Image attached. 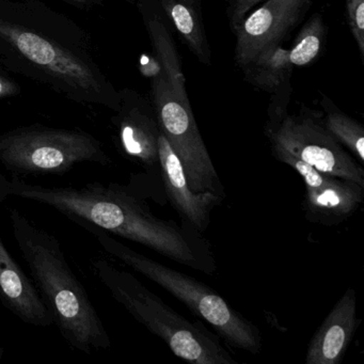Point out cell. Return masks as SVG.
Instances as JSON below:
<instances>
[{
	"mask_svg": "<svg viewBox=\"0 0 364 364\" xmlns=\"http://www.w3.org/2000/svg\"><path fill=\"white\" fill-rule=\"evenodd\" d=\"M0 63L74 103L120 108L86 31L42 0H0Z\"/></svg>",
	"mask_w": 364,
	"mask_h": 364,
	"instance_id": "obj_1",
	"label": "cell"
},
{
	"mask_svg": "<svg viewBox=\"0 0 364 364\" xmlns=\"http://www.w3.org/2000/svg\"><path fill=\"white\" fill-rule=\"evenodd\" d=\"M10 195L46 204L77 225H93L112 235L144 245L196 269H206L199 244L173 221L157 218L135 193L118 184L43 186L14 178Z\"/></svg>",
	"mask_w": 364,
	"mask_h": 364,
	"instance_id": "obj_2",
	"label": "cell"
},
{
	"mask_svg": "<svg viewBox=\"0 0 364 364\" xmlns=\"http://www.w3.org/2000/svg\"><path fill=\"white\" fill-rule=\"evenodd\" d=\"M9 217L16 246L68 344L88 355L109 348L105 325L68 263L58 238L16 208Z\"/></svg>",
	"mask_w": 364,
	"mask_h": 364,
	"instance_id": "obj_3",
	"label": "cell"
},
{
	"mask_svg": "<svg viewBox=\"0 0 364 364\" xmlns=\"http://www.w3.org/2000/svg\"><path fill=\"white\" fill-rule=\"evenodd\" d=\"M92 268L112 297L136 321L163 338L176 357L195 364L236 363L201 323H191L178 314L131 272L105 259H95Z\"/></svg>",
	"mask_w": 364,
	"mask_h": 364,
	"instance_id": "obj_4",
	"label": "cell"
},
{
	"mask_svg": "<svg viewBox=\"0 0 364 364\" xmlns=\"http://www.w3.org/2000/svg\"><path fill=\"white\" fill-rule=\"evenodd\" d=\"M107 255L131 267L182 301L193 314L208 321L217 333L236 348L257 353L261 346L257 328L208 285L167 267L119 242L112 234L85 225Z\"/></svg>",
	"mask_w": 364,
	"mask_h": 364,
	"instance_id": "obj_5",
	"label": "cell"
},
{
	"mask_svg": "<svg viewBox=\"0 0 364 364\" xmlns=\"http://www.w3.org/2000/svg\"><path fill=\"white\" fill-rule=\"evenodd\" d=\"M82 163H112L87 132L33 124L0 134V164L12 173L63 174Z\"/></svg>",
	"mask_w": 364,
	"mask_h": 364,
	"instance_id": "obj_6",
	"label": "cell"
},
{
	"mask_svg": "<svg viewBox=\"0 0 364 364\" xmlns=\"http://www.w3.org/2000/svg\"><path fill=\"white\" fill-rule=\"evenodd\" d=\"M151 102L161 133L182 163L191 191L223 197L220 180L198 129L191 103L178 97L161 71L153 75Z\"/></svg>",
	"mask_w": 364,
	"mask_h": 364,
	"instance_id": "obj_7",
	"label": "cell"
},
{
	"mask_svg": "<svg viewBox=\"0 0 364 364\" xmlns=\"http://www.w3.org/2000/svg\"><path fill=\"white\" fill-rule=\"evenodd\" d=\"M272 149L284 151L328 176L353 181L364 187L361 166L329 133L318 112L304 105L276 124H266Z\"/></svg>",
	"mask_w": 364,
	"mask_h": 364,
	"instance_id": "obj_8",
	"label": "cell"
},
{
	"mask_svg": "<svg viewBox=\"0 0 364 364\" xmlns=\"http://www.w3.org/2000/svg\"><path fill=\"white\" fill-rule=\"evenodd\" d=\"M313 0H265L235 27L234 63L242 69L251 59L270 46L282 44L302 22Z\"/></svg>",
	"mask_w": 364,
	"mask_h": 364,
	"instance_id": "obj_9",
	"label": "cell"
},
{
	"mask_svg": "<svg viewBox=\"0 0 364 364\" xmlns=\"http://www.w3.org/2000/svg\"><path fill=\"white\" fill-rule=\"evenodd\" d=\"M119 93L120 108L112 118L119 146L127 156L152 167L159 164L161 135L152 102L134 89L123 88Z\"/></svg>",
	"mask_w": 364,
	"mask_h": 364,
	"instance_id": "obj_10",
	"label": "cell"
},
{
	"mask_svg": "<svg viewBox=\"0 0 364 364\" xmlns=\"http://www.w3.org/2000/svg\"><path fill=\"white\" fill-rule=\"evenodd\" d=\"M159 164L168 198L178 214L196 231L204 232L210 221V213L221 203V196L213 193H195L187 183L182 163L165 136L159 139Z\"/></svg>",
	"mask_w": 364,
	"mask_h": 364,
	"instance_id": "obj_11",
	"label": "cell"
},
{
	"mask_svg": "<svg viewBox=\"0 0 364 364\" xmlns=\"http://www.w3.org/2000/svg\"><path fill=\"white\" fill-rule=\"evenodd\" d=\"M0 300L21 321L37 327L54 323L37 287L20 267L0 235Z\"/></svg>",
	"mask_w": 364,
	"mask_h": 364,
	"instance_id": "obj_12",
	"label": "cell"
},
{
	"mask_svg": "<svg viewBox=\"0 0 364 364\" xmlns=\"http://www.w3.org/2000/svg\"><path fill=\"white\" fill-rule=\"evenodd\" d=\"M357 299L347 289L313 336L306 351V364H336L341 361L357 329Z\"/></svg>",
	"mask_w": 364,
	"mask_h": 364,
	"instance_id": "obj_13",
	"label": "cell"
},
{
	"mask_svg": "<svg viewBox=\"0 0 364 364\" xmlns=\"http://www.w3.org/2000/svg\"><path fill=\"white\" fill-rule=\"evenodd\" d=\"M138 8L153 48L155 61L159 65V71L178 97L182 101L189 102L178 46L159 1L138 0Z\"/></svg>",
	"mask_w": 364,
	"mask_h": 364,
	"instance_id": "obj_14",
	"label": "cell"
},
{
	"mask_svg": "<svg viewBox=\"0 0 364 364\" xmlns=\"http://www.w3.org/2000/svg\"><path fill=\"white\" fill-rule=\"evenodd\" d=\"M306 217L314 223L336 225L353 214L363 201L364 187L353 181L328 176L306 187Z\"/></svg>",
	"mask_w": 364,
	"mask_h": 364,
	"instance_id": "obj_15",
	"label": "cell"
},
{
	"mask_svg": "<svg viewBox=\"0 0 364 364\" xmlns=\"http://www.w3.org/2000/svg\"><path fill=\"white\" fill-rule=\"evenodd\" d=\"M170 26L202 65H212V50L206 37L202 0H157Z\"/></svg>",
	"mask_w": 364,
	"mask_h": 364,
	"instance_id": "obj_16",
	"label": "cell"
},
{
	"mask_svg": "<svg viewBox=\"0 0 364 364\" xmlns=\"http://www.w3.org/2000/svg\"><path fill=\"white\" fill-rule=\"evenodd\" d=\"M293 69L289 50L279 44L262 50L242 70L247 82L272 95L282 85L291 82Z\"/></svg>",
	"mask_w": 364,
	"mask_h": 364,
	"instance_id": "obj_17",
	"label": "cell"
},
{
	"mask_svg": "<svg viewBox=\"0 0 364 364\" xmlns=\"http://www.w3.org/2000/svg\"><path fill=\"white\" fill-rule=\"evenodd\" d=\"M321 106L325 109L323 124L329 133L345 148L348 149L355 159L364 161V129L359 122L341 112L331 100L323 95Z\"/></svg>",
	"mask_w": 364,
	"mask_h": 364,
	"instance_id": "obj_18",
	"label": "cell"
},
{
	"mask_svg": "<svg viewBox=\"0 0 364 364\" xmlns=\"http://www.w3.org/2000/svg\"><path fill=\"white\" fill-rule=\"evenodd\" d=\"M327 37V26L321 14H313L300 29L289 48L293 67H306L321 56Z\"/></svg>",
	"mask_w": 364,
	"mask_h": 364,
	"instance_id": "obj_19",
	"label": "cell"
},
{
	"mask_svg": "<svg viewBox=\"0 0 364 364\" xmlns=\"http://www.w3.org/2000/svg\"><path fill=\"white\" fill-rule=\"evenodd\" d=\"M346 20L358 52L364 60V0H345Z\"/></svg>",
	"mask_w": 364,
	"mask_h": 364,
	"instance_id": "obj_20",
	"label": "cell"
},
{
	"mask_svg": "<svg viewBox=\"0 0 364 364\" xmlns=\"http://www.w3.org/2000/svg\"><path fill=\"white\" fill-rule=\"evenodd\" d=\"M291 91H293V88H291V82H289L272 93L269 106H268L267 124H276L287 116Z\"/></svg>",
	"mask_w": 364,
	"mask_h": 364,
	"instance_id": "obj_21",
	"label": "cell"
},
{
	"mask_svg": "<svg viewBox=\"0 0 364 364\" xmlns=\"http://www.w3.org/2000/svg\"><path fill=\"white\" fill-rule=\"evenodd\" d=\"M264 0H230L227 8V16L229 18L230 27L232 31L242 22V18Z\"/></svg>",
	"mask_w": 364,
	"mask_h": 364,
	"instance_id": "obj_22",
	"label": "cell"
},
{
	"mask_svg": "<svg viewBox=\"0 0 364 364\" xmlns=\"http://www.w3.org/2000/svg\"><path fill=\"white\" fill-rule=\"evenodd\" d=\"M21 86L10 76L9 72L0 63V101L18 97Z\"/></svg>",
	"mask_w": 364,
	"mask_h": 364,
	"instance_id": "obj_23",
	"label": "cell"
},
{
	"mask_svg": "<svg viewBox=\"0 0 364 364\" xmlns=\"http://www.w3.org/2000/svg\"><path fill=\"white\" fill-rule=\"evenodd\" d=\"M10 188H11V181L8 180L0 170V206L3 205L6 200L11 196Z\"/></svg>",
	"mask_w": 364,
	"mask_h": 364,
	"instance_id": "obj_24",
	"label": "cell"
},
{
	"mask_svg": "<svg viewBox=\"0 0 364 364\" xmlns=\"http://www.w3.org/2000/svg\"><path fill=\"white\" fill-rule=\"evenodd\" d=\"M61 1L80 8H92L103 3V0H61Z\"/></svg>",
	"mask_w": 364,
	"mask_h": 364,
	"instance_id": "obj_25",
	"label": "cell"
},
{
	"mask_svg": "<svg viewBox=\"0 0 364 364\" xmlns=\"http://www.w3.org/2000/svg\"><path fill=\"white\" fill-rule=\"evenodd\" d=\"M4 355H5V350L3 347H0V360L3 359Z\"/></svg>",
	"mask_w": 364,
	"mask_h": 364,
	"instance_id": "obj_26",
	"label": "cell"
}]
</instances>
